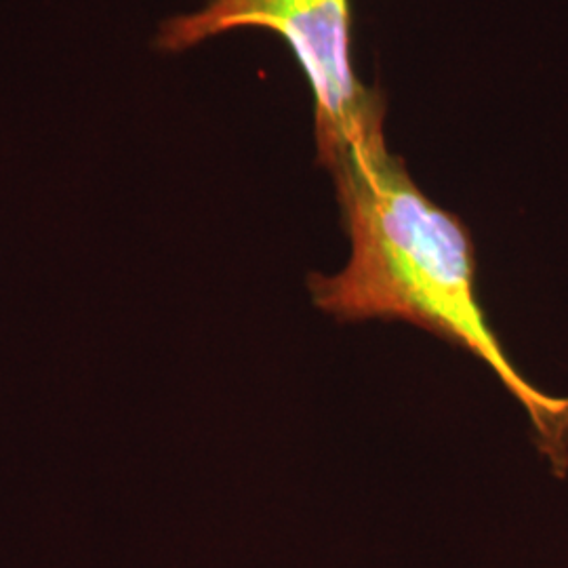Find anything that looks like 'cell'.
Here are the masks:
<instances>
[{"label":"cell","instance_id":"1","mask_svg":"<svg viewBox=\"0 0 568 568\" xmlns=\"http://www.w3.org/2000/svg\"><path fill=\"white\" fill-rule=\"evenodd\" d=\"M318 161L333 175L352 251L342 272L307 276L314 305L339 323L419 326L483 361L525 406L537 447L565 478L568 398L537 389L511 365L478 300L466 224L413 182L405 161L387 150L384 124Z\"/></svg>","mask_w":568,"mask_h":568},{"label":"cell","instance_id":"2","mask_svg":"<svg viewBox=\"0 0 568 568\" xmlns=\"http://www.w3.org/2000/svg\"><path fill=\"white\" fill-rule=\"evenodd\" d=\"M243 28L281 37L302 65L314 95L318 159L384 124V98L354 72L349 0H209L164 21L156 47L178 53Z\"/></svg>","mask_w":568,"mask_h":568}]
</instances>
